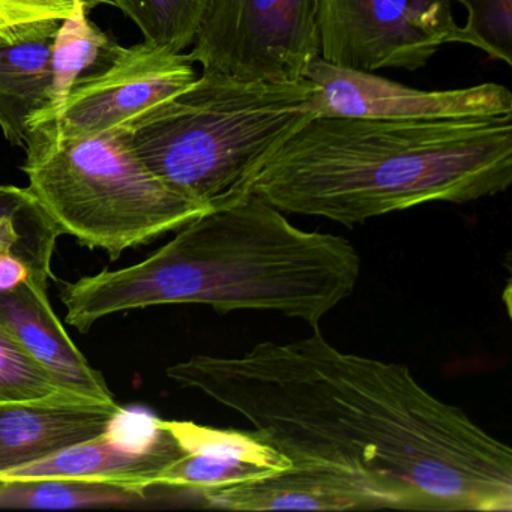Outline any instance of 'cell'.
I'll list each match as a JSON object with an SVG mask.
<instances>
[{"mask_svg": "<svg viewBox=\"0 0 512 512\" xmlns=\"http://www.w3.org/2000/svg\"><path fill=\"white\" fill-rule=\"evenodd\" d=\"M313 331L238 356H193L166 374L241 416L292 464L355 473L404 511H511L505 442L407 365L343 352Z\"/></svg>", "mask_w": 512, "mask_h": 512, "instance_id": "cell-1", "label": "cell"}, {"mask_svg": "<svg viewBox=\"0 0 512 512\" xmlns=\"http://www.w3.org/2000/svg\"><path fill=\"white\" fill-rule=\"evenodd\" d=\"M352 242L299 229L253 193L203 212L137 265L62 287L68 325L88 334L122 311L155 305H208L220 314L274 311L319 329L358 286Z\"/></svg>", "mask_w": 512, "mask_h": 512, "instance_id": "cell-2", "label": "cell"}, {"mask_svg": "<svg viewBox=\"0 0 512 512\" xmlns=\"http://www.w3.org/2000/svg\"><path fill=\"white\" fill-rule=\"evenodd\" d=\"M511 184L512 113L439 121L316 116L251 176L244 194L353 227L425 203L475 202Z\"/></svg>", "mask_w": 512, "mask_h": 512, "instance_id": "cell-3", "label": "cell"}, {"mask_svg": "<svg viewBox=\"0 0 512 512\" xmlns=\"http://www.w3.org/2000/svg\"><path fill=\"white\" fill-rule=\"evenodd\" d=\"M310 80H241L203 70L187 89L115 130L164 185L203 205L244 194L251 176L316 118Z\"/></svg>", "mask_w": 512, "mask_h": 512, "instance_id": "cell-4", "label": "cell"}, {"mask_svg": "<svg viewBox=\"0 0 512 512\" xmlns=\"http://www.w3.org/2000/svg\"><path fill=\"white\" fill-rule=\"evenodd\" d=\"M25 149L29 191L62 235L112 260L176 232L212 208L155 178L116 131L53 139L34 130Z\"/></svg>", "mask_w": 512, "mask_h": 512, "instance_id": "cell-5", "label": "cell"}, {"mask_svg": "<svg viewBox=\"0 0 512 512\" xmlns=\"http://www.w3.org/2000/svg\"><path fill=\"white\" fill-rule=\"evenodd\" d=\"M320 0H209L188 53L205 71L295 82L320 56Z\"/></svg>", "mask_w": 512, "mask_h": 512, "instance_id": "cell-6", "label": "cell"}, {"mask_svg": "<svg viewBox=\"0 0 512 512\" xmlns=\"http://www.w3.org/2000/svg\"><path fill=\"white\" fill-rule=\"evenodd\" d=\"M452 0H320V58L376 73L416 71L455 43Z\"/></svg>", "mask_w": 512, "mask_h": 512, "instance_id": "cell-7", "label": "cell"}, {"mask_svg": "<svg viewBox=\"0 0 512 512\" xmlns=\"http://www.w3.org/2000/svg\"><path fill=\"white\" fill-rule=\"evenodd\" d=\"M197 77L193 62L184 53L149 41L116 46L101 67L74 85L56 124L35 130L53 139L110 133L184 91Z\"/></svg>", "mask_w": 512, "mask_h": 512, "instance_id": "cell-8", "label": "cell"}, {"mask_svg": "<svg viewBox=\"0 0 512 512\" xmlns=\"http://www.w3.org/2000/svg\"><path fill=\"white\" fill-rule=\"evenodd\" d=\"M304 77L316 86L311 103L316 116L439 121L512 113L511 91L497 83L451 91H419L374 73L337 67L320 56L308 65Z\"/></svg>", "mask_w": 512, "mask_h": 512, "instance_id": "cell-9", "label": "cell"}, {"mask_svg": "<svg viewBox=\"0 0 512 512\" xmlns=\"http://www.w3.org/2000/svg\"><path fill=\"white\" fill-rule=\"evenodd\" d=\"M161 424L178 440L184 454L158 476L157 484L178 488L202 502L211 491L257 481L292 466V461L254 430L214 428L190 421Z\"/></svg>", "mask_w": 512, "mask_h": 512, "instance_id": "cell-10", "label": "cell"}, {"mask_svg": "<svg viewBox=\"0 0 512 512\" xmlns=\"http://www.w3.org/2000/svg\"><path fill=\"white\" fill-rule=\"evenodd\" d=\"M203 506L229 511H377L400 509L389 491L362 476L322 464H292L257 481L202 497Z\"/></svg>", "mask_w": 512, "mask_h": 512, "instance_id": "cell-11", "label": "cell"}, {"mask_svg": "<svg viewBox=\"0 0 512 512\" xmlns=\"http://www.w3.org/2000/svg\"><path fill=\"white\" fill-rule=\"evenodd\" d=\"M124 415L118 403L83 398L0 403V475L106 434Z\"/></svg>", "mask_w": 512, "mask_h": 512, "instance_id": "cell-12", "label": "cell"}, {"mask_svg": "<svg viewBox=\"0 0 512 512\" xmlns=\"http://www.w3.org/2000/svg\"><path fill=\"white\" fill-rule=\"evenodd\" d=\"M182 454L178 440L160 418H154V428L140 440L119 439L112 428L52 457L10 470L0 475V481L58 478L154 485L160 473Z\"/></svg>", "mask_w": 512, "mask_h": 512, "instance_id": "cell-13", "label": "cell"}, {"mask_svg": "<svg viewBox=\"0 0 512 512\" xmlns=\"http://www.w3.org/2000/svg\"><path fill=\"white\" fill-rule=\"evenodd\" d=\"M0 328L13 335L68 391L85 400L116 403L106 379L77 349L50 305L46 287L28 277L0 290Z\"/></svg>", "mask_w": 512, "mask_h": 512, "instance_id": "cell-14", "label": "cell"}, {"mask_svg": "<svg viewBox=\"0 0 512 512\" xmlns=\"http://www.w3.org/2000/svg\"><path fill=\"white\" fill-rule=\"evenodd\" d=\"M62 19L20 23L0 31V130L25 148L49 104L53 47Z\"/></svg>", "mask_w": 512, "mask_h": 512, "instance_id": "cell-15", "label": "cell"}, {"mask_svg": "<svg viewBox=\"0 0 512 512\" xmlns=\"http://www.w3.org/2000/svg\"><path fill=\"white\" fill-rule=\"evenodd\" d=\"M191 499L169 485H128L88 479L0 481V508L14 509H146Z\"/></svg>", "mask_w": 512, "mask_h": 512, "instance_id": "cell-16", "label": "cell"}, {"mask_svg": "<svg viewBox=\"0 0 512 512\" xmlns=\"http://www.w3.org/2000/svg\"><path fill=\"white\" fill-rule=\"evenodd\" d=\"M118 44L91 19L88 8L79 0L70 16L61 20L53 47V80L49 104L34 122L35 128L53 127L64 110L74 85L97 70L112 56Z\"/></svg>", "mask_w": 512, "mask_h": 512, "instance_id": "cell-17", "label": "cell"}, {"mask_svg": "<svg viewBox=\"0 0 512 512\" xmlns=\"http://www.w3.org/2000/svg\"><path fill=\"white\" fill-rule=\"evenodd\" d=\"M61 235L29 188L0 185V254L19 259L46 289L55 278L52 260Z\"/></svg>", "mask_w": 512, "mask_h": 512, "instance_id": "cell-18", "label": "cell"}, {"mask_svg": "<svg viewBox=\"0 0 512 512\" xmlns=\"http://www.w3.org/2000/svg\"><path fill=\"white\" fill-rule=\"evenodd\" d=\"M149 43L182 53L196 41L209 0H110Z\"/></svg>", "mask_w": 512, "mask_h": 512, "instance_id": "cell-19", "label": "cell"}, {"mask_svg": "<svg viewBox=\"0 0 512 512\" xmlns=\"http://www.w3.org/2000/svg\"><path fill=\"white\" fill-rule=\"evenodd\" d=\"M62 398L80 397L65 389L13 335L0 328V403Z\"/></svg>", "mask_w": 512, "mask_h": 512, "instance_id": "cell-20", "label": "cell"}, {"mask_svg": "<svg viewBox=\"0 0 512 512\" xmlns=\"http://www.w3.org/2000/svg\"><path fill=\"white\" fill-rule=\"evenodd\" d=\"M467 20L458 26L455 43L475 47L491 59L512 64V0H457Z\"/></svg>", "mask_w": 512, "mask_h": 512, "instance_id": "cell-21", "label": "cell"}, {"mask_svg": "<svg viewBox=\"0 0 512 512\" xmlns=\"http://www.w3.org/2000/svg\"><path fill=\"white\" fill-rule=\"evenodd\" d=\"M79 0H0V31L20 23L65 19Z\"/></svg>", "mask_w": 512, "mask_h": 512, "instance_id": "cell-22", "label": "cell"}, {"mask_svg": "<svg viewBox=\"0 0 512 512\" xmlns=\"http://www.w3.org/2000/svg\"><path fill=\"white\" fill-rule=\"evenodd\" d=\"M28 277H32L31 272L19 259L0 254V290L11 289Z\"/></svg>", "mask_w": 512, "mask_h": 512, "instance_id": "cell-23", "label": "cell"}, {"mask_svg": "<svg viewBox=\"0 0 512 512\" xmlns=\"http://www.w3.org/2000/svg\"><path fill=\"white\" fill-rule=\"evenodd\" d=\"M82 2L88 8L89 13L97 7H101V5H112L110 0H82Z\"/></svg>", "mask_w": 512, "mask_h": 512, "instance_id": "cell-24", "label": "cell"}]
</instances>
